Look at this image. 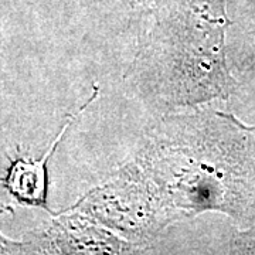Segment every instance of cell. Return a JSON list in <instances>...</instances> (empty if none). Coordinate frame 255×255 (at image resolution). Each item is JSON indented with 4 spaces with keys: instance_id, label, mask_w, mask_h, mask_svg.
I'll list each match as a JSON object with an SVG mask.
<instances>
[{
    "instance_id": "cell-5",
    "label": "cell",
    "mask_w": 255,
    "mask_h": 255,
    "mask_svg": "<svg viewBox=\"0 0 255 255\" xmlns=\"http://www.w3.org/2000/svg\"><path fill=\"white\" fill-rule=\"evenodd\" d=\"M251 44H253V50H251V53L248 54V65L250 67H253L255 64V24H254V36H253V41H251Z\"/></svg>"
},
{
    "instance_id": "cell-3",
    "label": "cell",
    "mask_w": 255,
    "mask_h": 255,
    "mask_svg": "<svg viewBox=\"0 0 255 255\" xmlns=\"http://www.w3.org/2000/svg\"><path fill=\"white\" fill-rule=\"evenodd\" d=\"M6 213H13V209L10 206L0 207V216ZM21 253H26V241L10 240L0 231V254H21Z\"/></svg>"
},
{
    "instance_id": "cell-1",
    "label": "cell",
    "mask_w": 255,
    "mask_h": 255,
    "mask_svg": "<svg viewBox=\"0 0 255 255\" xmlns=\"http://www.w3.org/2000/svg\"><path fill=\"white\" fill-rule=\"evenodd\" d=\"M226 0H169L159 14L139 64L149 67L157 95L170 105L228 98Z\"/></svg>"
},
{
    "instance_id": "cell-4",
    "label": "cell",
    "mask_w": 255,
    "mask_h": 255,
    "mask_svg": "<svg viewBox=\"0 0 255 255\" xmlns=\"http://www.w3.org/2000/svg\"><path fill=\"white\" fill-rule=\"evenodd\" d=\"M132 9H150L160 3V0H124Z\"/></svg>"
},
{
    "instance_id": "cell-2",
    "label": "cell",
    "mask_w": 255,
    "mask_h": 255,
    "mask_svg": "<svg viewBox=\"0 0 255 255\" xmlns=\"http://www.w3.org/2000/svg\"><path fill=\"white\" fill-rule=\"evenodd\" d=\"M98 95H100V88L98 85H94V94L91 95V98L67 118L63 128L55 135L54 140L51 142V145L41 159L36 160V159H27V157H17L10 163L6 174L1 177V184L18 204L28 206V207H38L53 214V211L50 210L48 203H47V194H48L47 163L50 157L55 153V150L58 149V145L61 143L68 128L73 125V122L78 118V115L82 114V111L97 100Z\"/></svg>"
}]
</instances>
